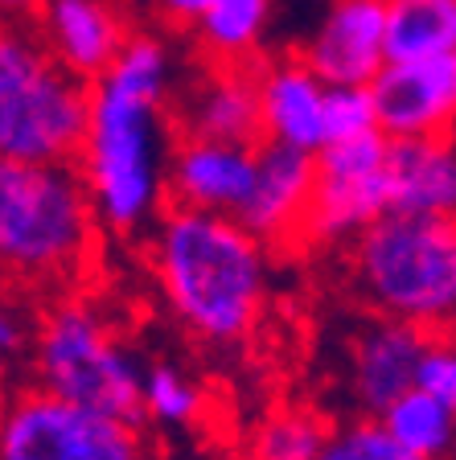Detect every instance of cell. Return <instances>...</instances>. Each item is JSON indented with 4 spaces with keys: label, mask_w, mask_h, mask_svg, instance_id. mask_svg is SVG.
<instances>
[{
    "label": "cell",
    "mask_w": 456,
    "mask_h": 460,
    "mask_svg": "<svg viewBox=\"0 0 456 460\" xmlns=\"http://www.w3.org/2000/svg\"><path fill=\"white\" fill-rule=\"evenodd\" d=\"M33 29L49 54L83 83L112 66V58L132 38V25L115 0H41Z\"/></svg>",
    "instance_id": "cell-15"
},
{
    "label": "cell",
    "mask_w": 456,
    "mask_h": 460,
    "mask_svg": "<svg viewBox=\"0 0 456 460\" xmlns=\"http://www.w3.org/2000/svg\"><path fill=\"white\" fill-rule=\"evenodd\" d=\"M21 345H25V325H21L17 308L0 296V349H4V354H17Z\"/></svg>",
    "instance_id": "cell-27"
},
{
    "label": "cell",
    "mask_w": 456,
    "mask_h": 460,
    "mask_svg": "<svg viewBox=\"0 0 456 460\" xmlns=\"http://www.w3.org/2000/svg\"><path fill=\"white\" fill-rule=\"evenodd\" d=\"M86 83L46 49L33 21H0V161L75 164Z\"/></svg>",
    "instance_id": "cell-5"
},
{
    "label": "cell",
    "mask_w": 456,
    "mask_h": 460,
    "mask_svg": "<svg viewBox=\"0 0 456 460\" xmlns=\"http://www.w3.org/2000/svg\"><path fill=\"white\" fill-rule=\"evenodd\" d=\"M38 386L78 407L103 411L112 420L144 423L140 407V362L132 358L115 329L83 300H58L38 325L33 345Z\"/></svg>",
    "instance_id": "cell-6"
},
{
    "label": "cell",
    "mask_w": 456,
    "mask_h": 460,
    "mask_svg": "<svg viewBox=\"0 0 456 460\" xmlns=\"http://www.w3.org/2000/svg\"><path fill=\"white\" fill-rule=\"evenodd\" d=\"M387 62L456 54V0H382Z\"/></svg>",
    "instance_id": "cell-19"
},
{
    "label": "cell",
    "mask_w": 456,
    "mask_h": 460,
    "mask_svg": "<svg viewBox=\"0 0 456 460\" xmlns=\"http://www.w3.org/2000/svg\"><path fill=\"white\" fill-rule=\"evenodd\" d=\"M325 436L329 423L313 411H276L251 436V460H313Z\"/></svg>",
    "instance_id": "cell-21"
},
{
    "label": "cell",
    "mask_w": 456,
    "mask_h": 460,
    "mask_svg": "<svg viewBox=\"0 0 456 460\" xmlns=\"http://www.w3.org/2000/svg\"><path fill=\"white\" fill-rule=\"evenodd\" d=\"M259 140L284 144L296 153H317L325 144V91L329 86L300 62V54H276L255 62Z\"/></svg>",
    "instance_id": "cell-14"
},
{
    "label": "cell",
    "mask_w": 456,
    "mask_h": 460,
    "mask_svg": "<svg viewBox=\"0 0 456 460\" xmlns=\"http://www.w3.org/2000/svg\"><path fill=\"white\" fill-rule=\"evenodd\" d=\"M140 407H144V420H156L165 428H190L201 415V391L177 366L161 362V366H152V370H144Z\"/></svg>",
    "instance_id": "cell-22"
},
{
    "label": "cell",
    "mask_w": 456,
    "mask_h": 460,
    "mask_svg": "<svg viewBox=\"0 0 456 460\" xmlns=\"http://www.w3.org/2000/svg\"><path fill=\"white\" fill-rule=\"evenodd\" d=\"M173 132L206 140L259 144L255 62H201V70L173 91Z\"/></svg>",
    "instance_id": "cell-12"
},
{
    "label": "cell",
    "mask_w": 456,
    "mask_h": 460,
    "mask_svg": "<svg viewBox=\"0 0 456 460\" xmlns=\"http://www.w3.org/2000/svg\"><path fill=\"white\" fill-rule=\"evenodd\" d=\"M276 0H210L193 21L190 41L201 62H259Z\"/></svg>",
    "instance_id": "cell-18"
},
{
    "label": "cell",
    "mask_w": 456,
    "mask_h": 460,
    "mask_svg": "<svg viewBox=\"0 0 456 460\" xmlns=\"http://www.w3.org/2000/svg\"><path fill=\"white\" fill-rule=\"evenodd\" d=\"M308 201H313V153L259 140L247 198L238 201L235 218L264 247H292L304 243Z\"/></svg>",
    "instance_id": "cell-11"
},
{
    "label": "cell",
    "mask_w": 456,
    "mask_h": 460,
    "mask_svg": "<svg viewBox=\"0 0 456 460\" xmlns=\"http://www.w3.org/2000/svg\"><path fill=\"white\" fill-rule=\"evenodd\" d=\"M296 54L325 86H366L387 66L382 0H329Z\"/></svg>",
    "instance_id": "cell-10"
},
{
    "label": "cell",
    "mask_w": 456,
    "mask_h": 460,
    "mask_svg": "<svg viewBox=\"0 0 456 460\" xmlns=\"http://www.w3.org/2000/svg\"><path fill=\"white\" fill-rule=\"evenodd\" d=\"M374 420L382 423V431L403 452H411L419 460H448L456 452V415L419 386H411L395 402H387Z\"/></svg>",
    "instance_id": "cell-20"
},
{
    "label": "cell",
    "mask_w": 456,
    "mask_h": 460,
    "mask_svg": "<svg viewBox=\"0 0 456 460\" xmlns=\"http://www.w3.org/2000/svg\"><path fill=\"white\" fill-rule=\"evenodd\" d=\"M353 284L379 316L424 333L456 321V218L382 214L353 239Z\"/></svg>",
    "instance_id": "cell-4"
},
{
    "label": "cell",
    "mask_w": 456,
    "mask_h": 460,
    "mask_svg": "<svg viewBox=\"0 0 456 460\" xmlns=\"http://www.w3.org/2000/svg\"><path fill=\"white\" fill-rule=\"evenodd\" d=\"M366 86L379 115V132L387 140L456 132V54L387 62Z\"/></svg>",
    "instance_id": "cell-9"
},
{
    "label": "cell",
    "mask_w": 456,
    "mask_h": 460,
    "mask_svg": "<svg viewBox=\"0 0 456 460\" xmlns=\"http://www.w3.org/2000/svg\"><path fill=\"white\" fill-rule=\"evenodd\" d=\"M255 144L206 140V136H173L165 161V201L210 214H235L247 198Z\"/></svg>",
    "instance_id": "cell-13"
},
{
    "label": "cell",
    "mask_w": 456,
    "mask_h": 460,
    "mask_svg": "<svg viewBox=\"0 0 456 460\" xmlns=\"http://www.w3.org/2000/svg\"><path fill=\"white\" fill-rule=\"evenodd\" d=\"M313 460H419L411 452H403L399 444L382 431L379 420H358L345 428H329L321 452Z\"/></svg>",
    "instance_id": "cell-23"
},
{
    "label": "cell",
    "mask_w": 456,
    "mask_h": 460,
    "mask_svg": "<svg viewBox=\"0 0 456 460\" xmlns=\"http://www.w3.org/2000/svg\"><path fill=\"white\" fill-rule=\"evenodd\" d=\"M148 268L185 333L235 349L267 300V247L235 214L165 206L148 234Z\"/></svg>",
    "instance_id": "cell-2"
},
{
    "label": "cell",
    "mask_w": 456,
    "mask_h": 460,
    "mask_svg": "<svg viewBox=\"0 0 456 460\" xmlns=\"http://www.w3.org/2000/svg\"><path fill=\"white\" fill-rule=\"evenodd\" d=\"M41 0H0V21H33Z\"/></svg>",
    "instance_id": "cell-28"
},
{
    "label": "cell",
    "mask_w": 456,
    "mask_h": 460,
    "mask_svg": "<svg viewBox=\"0 0 456 460\" xmlns=\"http://www.w3.org/2000/svg\"><path fill=\"white\" fill-rule=\"evenodd\" d=\"M387 144L382 132H366L317 148L304 243H353L387 214Z\"/></svg>",
    "instance_id": "cell-8"
},
{
    "label": "cell",
    "mask_w": 456,
    "mask_h": 460,
    "mask_svg": "<svg viewBox=\"0 0 456 460\" xmlns=\"http://www.w3.org/2000/svg\"><path fill=\"white\" fill-rule=\"evenodd\" d=\"M173 46L132 33L112 66L86 83V124L75 172L95 206L99 226L140 234L165 210V161L173 144Z\"/></svg>",
    "instance_id": "cell-1"
},
{
    "label": "cell",
    "mask_w": 456,
    "mask_h": 460,
    "mask_svg": "<svg viewBox=\"0 0 456 460\" xmlns=\"http://www.w3.org/2000/svg\"><path fill=\"white\" fill-rule=\"evenodd\" d=\"M379 132L371 86H329L325 91V144Z\"/></svg>",
    "instance_id": "cell-24"
},
{
    "label": "cell",
    "mask_w": 456,
    "mask_h": 460,
    "mask_svg": "<svg viewBox=\"0 0 456 460\" xmlns=\"http://www.w3.org/2000/svg\"><path fill=\"white\" fill-rule=\"evenodd\" d=\"M416 386L428 391L432 399H440L456 415V341L452 337L428 333L419 366H416Z\"/></svg>",
    "instance_id": "cell-25"
},
{
    "label": "cell",
    "mask_w": 456,
    "mask_h": 460,
    "mask_svg": "<svg viewBox=\"0 0 456 460\" xmlns=\"http://www.w3.org/2000/svg\"><path fill=\"white\" fill-rule=\"evenodd\" d=\"M424 341H428L424 329L390 321V316H379L353 341L350 386L362 411L379 415L387 402H395L403 391L416 386V366H419V354H424Z\"/></svg>",
    "instance_id": "cell-17"
},
{
    "label": "cell",
    "mask_w": 456,
    "mask_h": 460,
    "mask_svg": "<svg viewBox=\"0 0 456 460\" xmlns=\"http://www.w3.org/2000/svg\"><path fill=\"white\" fill-rule=\"evenodd\" d=\"M4 399H9V354L0 349V407H4Z\"/></svg>",
    "instance_id": "cell-29"
},
{
    "label": "cell",
    "mask_w": 456,
    "mask_h": 460,
    "mask_svg": "<svg viewBox=\"0 0 456 460\" xmlns=\"http://www.w3.org/2000/svg\"><path fill=\"white\" fill-rule=\"evenodd\" d=\"M148 4H152V13H156V17H161L169 29H181V33H190L193 21L206 13L210 0H148Z\"/></svg>",
    "instance_id": "cell-26"
},
{
    "label": "cell",
    "mask_w": 456,
    "mask_h": 460,
    "mask_svg": "<svg viewBox=\"0 0 456 460\" xmlns=\"http://www.w3.org/2000/svg\"><path fill=\"white\" fill-rule=\"evenodd\" d=\"M0 460H148L140 428L29 386L0 407Z\"/></svg>",
    "instance_id": "cell-7"
},
{
    "label": "cell",
    "mask_w": 456,
    "mask_h": 460,
    "mask_svg": "<svg viewBox=\"0 0 456 460\" xmlns=\"http://www.w3.org/2000/svg\"><path fill=\"white\" fill-rule=\"evenodd\" d=\"M387 214H440L456 218V140L424 136V140L387 144Z\"/></svg>",
    "instance_id": "cell-16"
},
{
    "label": "cell",
    "mask_w": 456,
    "mask_h": 460,
    "mask_svg": "<svg viewBox=\"0 0 456 460\" xmlns=\"http://www.w3.org/2000/svg\"><path fill=\"white\" fill-rule=\"evenodd\" d=\"M99 234L75 164L0 161V284L67 292L91 268Z\"/></svg>",
    "instance_id": "cell-3"
}]
</instances>
